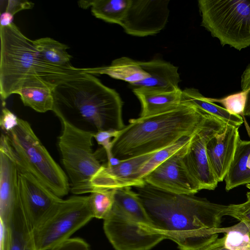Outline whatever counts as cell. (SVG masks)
Masks as SVG:
<instances>
[{
	"instance_id": "6da1fadb",
	"label": "cell",
	"mask_w": 250,
	"mask_h": 250,
	"mask_svg": "<svg viewBox=\"0 0 250 250\" xmlns=\"http://www.w3.org/2000/svg\"><path fill=\"white\" fill-rule=\"evenodd\" d=\"M135 188L152 223L148 230L172 241L180 250H197L220 233L227 206L195 194L167 191L146 182Z\"/></svg>"
},
{
	"instance_id": "7a4b0ae2",
	"label": "cell",
	"mask_w": 250,
	"mask_h": 250,
	"mask_svg": "<svg viewBox=\"0 0 250 250\" xmlns=\"http://www.w3.org/2000/svg\"><path fill=\"white\" fill-rule=\"evenodd\" d=\"M53 95L52 111L78 128L96 133L125 126L120 95L92 74L80 73L62 81L53 87Z\"/></svg>"
},
{
	"instance_id": "3957f363",
	"label": "cell",
	"mask_w": 250,
	"mask_h": 250,
	"mask_svg": "<svg viewBox=\"0 0 250 250\" xmlns=\"http://www.w3.org/2000/svg\"><path fill=\"white\" fill-rule=\"evenodd\" d=\"M212 116L180 104L150 115L131 119L113 140V156L121 160L156 152L191 136Z\"/></svg>"
},
{
	"instance_id": "277c9868",
	"label": "cell",
	"mask_w": 250,
	"mask_h": 250,
	"mask_svg": "<svg viewBox=\"0 0 250 250\" xmlns=\"http://www.w3.org/2000/svg\"><path fill=\"white\" fill-rule=\"evenodd\" d=\"M0 94L3 103L33 80L41 79L54 87L66 79L84 73V68H62L44 62L34 41L14 23L0 27Z\"/></svg>"
},
{
	"instance_id": "5b68a950",
	"label": "cell",
	"mask_w": 250,
	"mask_h": 250,
	"mask_svg": "<svg viewBox=\"0 0 250 250\" xmlns=\"http://www.w3.org/2000/svg\"><path fill=\"white\" fill-rule=\"evenodd\" d=\"M115 189L114 203L104 220V231L115 250H150L164 237L147 231L152 223L136 192L131 187Z\"/></svg>"
},
{
	"instance_id": "8992f818",
	"label": "cell",
	"mask_w": 250,
	"mask_h": 250,
	"mask_svg": "<svg viewBox=\"0 0 250 250\" xmlns=\"http://www.w3.org/2000/svg\"><path fill=\"white\" fill-rule=\"evenodd\" d=\"M6 134L18 157L20 168L31 173L58 196L68 194L70 188L66 174L28 122L19 118L17 126Z\"/></svg>"
},
{
	"instance_id": "52a82bcc",
	"label": "cell",
	"mask_w": 250,
	"mask_h": 250,
	"mask_svg": "<svg viewBox=\"0 0 250 250\" xmlns=\"http://www.w3.org/2000/svg\"><path fill=\"white\" fill-rule=\"evenodd\" d=\"M201 25L222 46L240 51L250 46V0H199Z\"/></svg>"
},
{
	"instance_id": "ba28073f",
	"label": "cell",
	"mask_w": 250,
	"mask_h": 250,
	"mask_svg": "<svg viewBox=\"0 0 250 250\" xmlns=\"http://www.w3.org/2000/svg\"><path fill=\"white\" fill-rule=\"evenodd\" d=\"M62 130L58 146L63 166L70 181L71 192L76 195L91 193V180L102 166L92 150L95 133L74 126L58 117Z\"/></svg>"
},
{
	"instance_id": "9c48e42d",
	"label": "cell",
	"mask_w": 250,
	"mask_h": 250,
	"mask_svg": "<svg viewBox=\"0 0 250 250\" xmlns=\"http://www.w3.org/2000/svg\"><path fill=\"white\" fill-rule=\"evenodd\" d=\"M93 217L88 196H75L63 200L56 210L34 229L39 250H50L70 238Z\"/></svg>"
},
{
	"instance_id": "30bf717a",
	"label": "cell",
	"mask_w": 250,
	"mask_h": 250,
	"mask_svg": "<svg viewBox=\"0 0 250 250\" xmlns=\"http://www.w3.org/2000/svg\"><path fill=\"white\" fill-rule=\"evenodd\" d=\"M226 125L221 120L212 116L191 136L184 153L183 162L201 190H214L219 183L209 165L206 146Z\"/></svg>"
},
{
	"instance_id": "8fae6325",
	"label": "cell",
	"mask_w": 250,
	"mask_h": 250,
	"mask_svg": "<svg viewBox=\"0 0 250 250\" xmlns=\"http://www.w3.org/2000/svg\"><path fill=\"white\" fill-rule=\"evenodd\" d=\"M18 195L34 229L47 219L63 201L31 173L20 167Z\"/></svg>"
},
{
	"instance_id": "7c38bea8",
	"label": "cell",
	"mask_w": 250,
	"mask_h": 250,
	"mask_svg": "<svg viewBox=\"0 0 250 250\" xmlns=\"http://www.w3.org/2000/svg\"><path fill=\"white\" fill-rule=\"evenodd\" d=\"M169 0H130L120 25L126 33L145 37L156 34L166 26Z\"/></svg>"
},
{
	"instance_id": "4fadbf2b",
	"label": "cell",
	"mask_w": 250,
	"mask_h": 250,
	"mask_svg": "<svg viewBox=\"0 0 250 250\" xmlns=\"http://www.w3.org/2000/svg\"><path fill=\"white\" fill-rule=\"evenodd\" d=\"M187 145L149 172L144 178V181L156 188L175 193L195 194L201 190L183 160Z\"/></svg>"
},
{
	"instance_id": "5bb4252c",
	"label": "cell",
	"mask_w": 250,
	"mask_h": 250,
	"mask_svg": "<svg viewBox=\"0 0 250 250\" xmlns=\"http://www.w3.org/2000/svg\"><path fill=\"white\" fill-rule=\"evenodd\" d=\"M154 153L122 160L121 164L115 167L102 165L91 180L93 190L135 188L143 185L145 181L139 179V171Z\"/></svg>"
},
{
	"instance_id": "9a60e30c",
	"label": "cell",
	"mask_w": 250,
	"mask_h": 250,
	"mask_svg": "<svg viewBox=\"0 0 250 250\" xmlns=\"http://www.w3.org/2000/svg\"><path fill=\"white\" fill-rule=\"evenodd\" d=\"M238 128L226 124L225 128L207 143L208 160L219 182L225 179L233 160L240 137Z\"/></svg>"
},
{
	"instance_id": "2e32d148",
	"label": "cell",
	"mask_w": 250,
	"mask_h": 250,
	"mask_svg": "<svg viewBox=\"0 0 250 250\" xmlns=\"http://www.w3.org/2000/svg\"><path fill=\"white\" fill-rule=\"evenodd\" d=\"M5 225L4 250H39L36 243L34 227L18 198L17 203Z\"/></svg>"
},
{
	"instance_id": "e0dca14e",
	"label": "cell",
	"mask_w": 250,
	"mask_h": 250,
	"mask_svg": "<svg viewBox=\"0 0 250 250\" xmlns=\"http://www.w3.org/2000/svg\"><path fill=\"white\" fill-rule=\"evenodd\" d=\"M142 68L149 75V77L130 84L134 88H142L158 92H172L181 90L178 68L171 63L160 59L147 62H140Z\"/></svg>"
},
{
	"instance_id": "ac0fdd59",
	"label": "cell",
	"mask_w": 250,
	"mask_h": 250,
	"mask_svg": "<svg viewBox=\"0 0 250 250\" xmlns=\"http://www.w3.org/2000/svg\"><path fill=\"white\" fill-rule=\"evenodd\" d=\"M84 72L91 74H106L112 78L133 83L149 77L141 67L138 61L126 57L113 60L108 66L85 68Z\"/></svg>"
},
{
	"instance_id": "d6986e66",
	"label": "cell",
	"mask_w": 250,
	"mask_h": 250,
	"mask_svg": "<svg viewBox=\"0 0 250 250\" xmlns=\"http://www.w3.org/2000/svg\"><path fill=\"white\" fill-rule=\"evenodd\" d=\"M53 87L42 80L36 79L24 84L17 94L20 96L24 105L37 112L44 113L52 111Z\"/></svg>"
},
{
	"instance_id": "ffe728a7",
	"label": "cell",
	"mask_w": 250,
	"mask_h": 250,
	"mask_svg": "<svg viewBox=\"0 0 250 250\" xmlns=\"http://www.w3.org/2000/svg\"><path fill=\"white\" fill-rule=\"evenodd\" d=\"M181 104L193 106L217 118L226 124L239 127L243 120L240 115L229 112L224 107L211 102L194 88H187L182 91Z\"/></svg>"
},
{
	"instance_id": "44dd1931",
	"label": "cell",
	"mask_w": 250,
	"mask_h": 250,
	"mask_svg": "<svg viewBox=\"0 0 250 250\" xmlns=\"http://www.w3.org/2000/svg\"><path fill=\"white\" fill-rule=\"evenodd\" d=\"M182 91L158 92L142 88L133 89L141 104L140 116L154 114L180 104Z\"/></svg>"
},
{
	"instance_id": "7402d4cb",
	"label": "cell",
	"mask_w": 250,
	"mask_h": 250,
	"mask_svg": "<svg viewBox=\"0 0 250 250\" xmlns=\"http://www.w3.org/2000/svg\"><path fill=\"white\" fill-rule=\"evenodd\" d=\"M250 152V141L242 140L239 137L233 160L224 179L227 191L250 184V176L247 167Z\"/></svg>"
},
{
	"instance_id": "603a6c76",
	"label": "cell",
	"mask_w": 250,
	"mask_h": 250,
	"mask_svg": "<svg viewBox=\"0 0 250 250\" xmlns=\"http://www.w3.org/2000/svg\"><path fill=\"white\" fill-rule=\"evenodd\" d=\"M80 7H91L92 14L106 22L120 25L128 8L130 0H89L78 2Z\"/></svg>"
},
{
	"instance_id": "cb8c5ba5",
	"label": "cell",
	"mask_w": 250,
	"mask_h": 250,
	"mask_svg": "<svg viewBox=\"0 0 250 250\" xmlns=\"http://www.w3.org/2000/svg\"><path fill=\"white\" fill-rule=\"evenodd\" d=\"M34 41L41 57L46 62L62 68H75L70 62L72 57L67 51V45L49 37Z\"/></svg>"
},
{
	"instance_id": "d4e9b609",
	"label": "cell",
	"mask_w": 250,
	"mask_h": 250,
	"mask_svg": "<svg viewBox=\"0 0 250 250\" xmlns=\"http://www.w3.org/2000/svg\"><path fill=\"white\" fill-rule=\"evenodd\" d=\"M220 232L225 233V245L229 250H250V227L245 223L221 228Z\"/></svg>"
},
{
	"instance_id": "484cf974",
	"label": "cell",
	"mask_w": 250,
	"mask_h": 250,
	"mask_svg": "<svg viewBox=\"0 0 250 250\" xmlns=\"http://www.w3.org/2000/svg\"><path fill=\"white\" fill-rule=\"evenodd\" d=\"M115 189H95L89 197L93 217L104 220L110 212L114 203Z\"/></svg>"
},
{
	"instance_id": "4316f807",
	"label": "cell",
	"mask_w": 250,
	"mask_h": 250,
	"mask_svg": "<svg viewBox=\"0 0 250 250\" xmlns=\"http://www.w3.org/2000/svg\"><path fill=\"white\" fill-rule=\"evenodd\" d=\"M190 137H184L176 143L155 152L140 169L138 173L139 179L144 180V178L157 167L185 147L188 144Z\"/></svg>"
},
{
	"instance_id": "83f0119b",
	"label": "cell",
	"mask_w": 250,
	"mask_h": 250,
	"mask_svg": "<svg viewBox=\"0 0 250 250\" xmlns=\"http://www.w3.org/2000/svg\"><path fill=\"white\" fill-rule=\"evenodd\" d=\"M248 91H241L239 92L228 95L221 99L208 98L213 103L221 104L225 109L232 114L243 115L246 104Z\"/></svg>"
},
{
	"instance_id": "f1b7e54d",
	"label": "cell",
	"mask_w": 250,
	"mask_h": 250,
	"mask_svg": "<svg viewBox=\"0 0 250 250\" xmlns=\"http://www.w3.org/2000/svg\"><path fill=\"white\" fill-rule=\"evenodd\" d=\"M247 200L241 204L227 205L225 216L233 217L250 227V191L247 193Z\"/></svg>"
},
{
	"instance_id": "f546056e",
	"label": "cell",
	"mask_w": 250,
	"mask_h": 250,
	"mask_svg": "<svg viewBox=\"0 0 250 250\" xmlns=\"http://www.w3.org/2000/svg\"><path fill=\"white\" fill-rule=\"evenodd\" d=\"M119 131L113 129L101 131L94 135V138L105 151L107 160L113 156L112 152L113 140L118 135Z\"/></svg>"
},
{
	"instance_id": "4dcf8cb0",
	"label": "cell",
	"mask_w": 250,
	"mask_h": 250,
	"mask_svg": "<svg viewBox=\"0 0 250 250\" xmlns=\"http://www.w3.org/2000/svg\"><path fill=\"white\" fill-rule=\"evenodd\" d=\"M50 250H90L89 245L83 239L70 238Z\"/></svg>"
},
{
	"instance_id": "1f68e13d",
	"label": "cell",
	"mask_w": 250,
	"mask_h": 250,
	"mask_svg": "<svg viewBox=\"0 0 250 250\" xmlns=\"http://www.w3.org/2000/svg\"><path fill=\"white\" fill-rule=\"evenodd\" d=\"M19 118L6 107L1 111L0 118V125L1 129L8 133L18 125Z\"/></svg>"
},
{
	"instance_id": "d6a6232c",
	"label": "cell",
	"mask_w": 250,
	"mask_h": 250,
	"mask_svg": "<svg viewBox=\"0 0 250 250\" xmlns=\"http://www.w3.org/2000/svg\"><path fill=\"white\" fill-rule=\"evenodd\" d=\"M5 11L15 15L18 12L32 8L34 3L31 1L23 0H10L7 1Z\"/></svg>"
},
{
	"instance_id": "836d02e7",
	"label": "cell",
	"mask_w": 250,
	"mask_h": 250,
	"mask_svg": "<svg viewBox=\"0 0 250 250\" xmlns=\"http://www.w3.org/2000/svg\"><path fill=\"white\" fill-rule=\"evenodd\" d=\"M197 250H229L225 245V236L217 237Z\"/></svg>"
},
{
	"instance_id": "e575fe53",
	"label": "cell",
	"mask_w": 250,
	"mask_h": 250,
	"mask_svg": "<svg viewBox=\"0 0 250 250\" xmlns=\"http://www.w3.org/2000/svg\"><path fill=\"white\" fill-rule=\"evenodd\" d=\"M14 15L7 11L2 12L0 16V27H5L12 24Z\"/></svg>"
},
{
	"instance_id": "d590c367",
	"label": "cell",
	"mask_w": 250,
	"mask_h": 250,
	"mask_svg": "<svg viewBox=\"0 0 250 250\" xmlns=\"http://www.w3.org/2000/svg\"><path fill=\"white\" fill-rule=\"evenodd\" d=\"M242 91H248L247 100L245 106L244 115L250 116V84L247 86Z\"/></svg>"
},
{
	"instance_id": "8d00e7d4",
	"label": "cell",
	"mask_w": 250,
	"mask_h": 250,
	"mask_svg": "<svg viewBox=\"0 0 250 250\" xmlns=\"http://www.w3.org/2000/svg\"><path fill=\"white\" fill-rule=\"evenodd\" d=\"M121 162L122 160L113 156L109 159L107 160V162L105 165L108 167H115L120 165Z\"/></svg>"
},
{
	"instance_id": "74e56055",
	"label": "cell",
	"mask_w": 250,
	"mask_h": 250,
	"mask_svg": "<svg viewBox=\"0 0 250 250\" xmlns=\"http://www.w3.org/2000/svg\"><path fill=\"white\" fill-rule=\"evenodd\" d=\"M247 169L248 170L249 174L250 176V152L248 156V159L247 164Z\"/></svg>"
},
{
	"instance_id": "f35d334b",
	"label": "cell",
	"mask_w": 250,
	"mask_h": 250,
	"mask_svg": "<svg viewBox=\"0 0 250 250\" xmlns=\"http://www.w3.org/2000/svg\"><path fill=\"white\" fill-rule=\"evenodd\" d=\"M246 187L247 188H248L249 189H250V184H247Z\"/></svg>"
}]
</instances>
